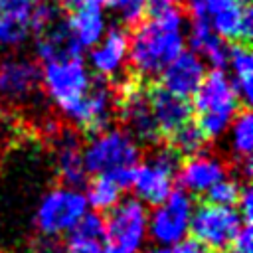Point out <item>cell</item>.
<instances>
[{"label": "cell", "mask_w": 253, "mask_h": 253, "mask_svg": "<svg viewBox=\"0 0 253 253\" xmlns=\"http://www.w3.org/2000/svg\"><path fill=\"white\" fill-rule=\"evenodd\" d=\"M184 12L180 6L150 18L142 20L132 38H128V59L132 73L142 77L158 75L174 57L184 51L182 36Z\"/></svg>", "instance_id": "1"}, {"label": "cell", "mask_w": 253, "mask_h": 253, "mask_svg": "<svg viewBox=\"0 0 253 253\" xmlns=\"http://www.w3.org/2000/svg\"><path fill=\"white\" fill-rule=\"evenodd\" d=\"M192 99V109L198 113L196 123L208 140L219 136L227 128L235 113L243 107L231 87L229 77L219 69H211L204 77Z\"/></svg>", "instance_id": "2"}, {"label": "cell", "mask_w": 253, "mask_h": 253, "mask_svg": "<svg viewBox=\"0 0 253 253\" xmlns=\"http://www.w3.org/2000/svg\"><path fill=\"white\" fill-rule=\"evenodd\" d=\"M146 210L134 200H123L105 217V253H136L146 233Z\"/></svg>", "instance_id": "3"}, {"label": "cell", "mask_w": 253, "mask_h": 253, "mask_svg": "<svg viewBox=\"0 0 253 253\" xmlns=\"http://www.w3.org/2000/svg\"><path fill=\"white\" fill-rule=\"evenodd\" d=\"M239 229V211H235L233 208L213 206L208 202H202L196 210H192L188 223V231L192 233V237L215 253L227 251Z\"/></svg>", "instance_id": "4"}, {"label": "cell", "mask_w": 253, "mask_h": 253, "mask_svg": "<svg viewBox=\"0 0 253 253\" xmlns=\"http://www.w3.org/2000/svg\"><path fill=\"white\" fill-rule=\"evenodd\" d=\"M140 158V150L134 138L119 128H109L97 134L83 152L85 170L91 174H103L115 168H132Z\"/></svg>", "instance_id": "5"}, {"label": "cell", "mask_w": 253, "mask_h": 253, "mask_svg": "<svg viewBox=\"0 0 253 253\" xmlns=\"http://www.w3.org/2000/svg\"><path fill=\"white\" fill-rule=\"evenodd\" d=\"M42 81L47 95L59 105V109L69 115L79 101L87 95L91 85V75L81 59L45 63L42 71Z\"/></svg>", "instance_id": "6"}, {"label": "cell", "mask_w": 253, "mask_h": 253, "mask_svg": "<svg viewBox=\"0 0 253 253\" xmlns=\"http://www.w3.org/2000/svg\"><path fill=\"white\" fill-rule=\"evenodd\" d=\"M85 211L87 200L79 190L57 188L42 200L36 213V223L43 235H59L71 231Z\"/></svg>", "instance_id": "7"}, {"label": "cell", "mask_w": 253, "mask_h": 253, "mask_svg": "<svg viewBox=\"0 0 253 253\" xmlns=\"http://www.w3.org/2000/svg\"><path fill=\"white\" fill-rule=\"evenodd\" d=\"M192 215V200L184 190H172L164 204L156 206L150 217V233L162 245H176L184 239Z\"/></svg>", "instance_id": "8"}, {"label": "cell", "mask_w": 253, "mask_h": 253, "mask_svg": "<svg viewBox=\"0 0 253 253\" xmlns=\"http://www.w3.org/2000/svg\"><path fill=\"white\" fill-rule=\"evenodd\" d=\"M144 93L152 111V117L158 125L160 136L162 140L172 134L178 126H182L184 123H188L192 119V105L188 99H182L170 91H166L158 81H148L144 83Z\"/></svg>", "instance_id": "9"}, {"label": "cell", "mask_w": 253, "mask_h": 253, "mask_svg": "<svg viewBox=\"0 0 253 253\" xmlns=\"http://www.w3.org/2000/svg\"><path fill=\"white\" fill-rule=\"evenodd\" d=\"M204 77H206V67H204V61L198 57V53L182 51L160 71L158 83L166 91L182 99H190L198 91Z\"/></svg>", "instance_id": "10"}, {"label": "cell", "mask_w": 253, "mask_h": 253, "mask_svg": "<svg viewBox=\"0 0 253 253\" xmlns=\"http://www.w3.org/2000/svg\"><path fill=\"white\" fill-rule=\"evenodd\" d=\"M81 43L67 18H59L47 30L38 34L36 53L43 63L81 59Z\"/></svg>", "instance_id": "11"}, {"label": "cell", "mask_w": 253, "mask_h": 253, "mask_svg": "<svg viewBox=\"0 0 253 253\" xmlns=\"http://www.w3.org/2000/svg\"><path fill=\"white\" fill-rule=\"evenodd\" d=\"M42 83V69L30 59H4L0 61V97L8 101L30 97Z\"/></svg>", "instance_id": "12"}, {"label": "cell", "mask_w": 253, "mask_h": 253, "mask_svg": "<svg viewBox=\"0 0 253 253\" xmlns=\"http://www.w3.org/2000/svg\"><path fill=\"white\" fill-rule=\"evenodd\" d=\"M211 30L225 42L247 43L253 36V12L249 2H235L210 16Z\"/></svg>", "instance_id": "13"}, {"label": "cell", "mask_w": 253, "mask_h": 253, "mask_svg": "<svg viewBox=\"0 0 253 253\" xmlns=\"http://www.w3.org/2000/svg\"><path fill=\"white\" fill-rule=\"evenodd\" d=\"M128 53V34L126 28L113 26L105 40L93 47L91 51V65L97 71V75L111 79L123 65L125 57Z\"/></svg>", "instance_id": "14"}, {"label": "cell", "mask_w": 253, "mask_h": 253, "mask_svg": "<svg viewBox=\"0 0 253 253\" xmlns=\"http://www.w3.org/2000/svg\"><path fill=\"white\" fill-rule=\"evenodd\" d=\"M178 178L186 190H190L194 194H204L215 182L225 178V168L215 158L192 156L182 162V166L178 170Z\"/></svg>", "instance_id": "15"}, {"label": "cell", "mask_w": 253, "mask_h": 253, "mask_svg": "<svg viewBox=\"0 0 253 253\" xmlns=\"http://www.w3.org/2000/svg\"><path fill=\"white\" fill-rule=\"evenodd\" d=\"M190 45L194 53L204 55L213 69L223 71L227 67V55L229 47L227 43L211 30L210 18H192V30H190Z\"/></svg>", "instance_id": "16"}, {"label": "cell", "mask_w": 253, "mask_h": 253, "mask_svg": "<svg viewBox=\"0 0 253 253\" xmlns=\"http://www.w3.org/2000/svg\"><path fill=\"white\" fill-rule=\"evenodd\" d=\"M107 0H83L81 6L71 12L69 24L81 43V47L97 45L105 32V16Z\"/></svg>", "instance_id": "17"}, {"label": "cell", "mask_w": 253, "mask_h": 253, "mask_svg": "<svg viewBox=\"0 0 253 253\" xmlns=\"http://www.w3.org/2000/svg\"><path fill=\"white\" fill-rule=\"evenodd\" d=\"M57 170H59V178L67 188L77 190L87 184V170L83 164L79 138L71 130H63L61 134L57 148Z\"/></svg>", "instance_id": "18"}, {"label": "cell", "mask_w": 253, "mask_h": 253, "mask_svg": "<svg viewBox=\"0 0 253 253\" xmlns=\"http://www.w3.org/2000/svg\"><path fill=\"white\" fill-rule=\"evenodd\" d=\"M136 192V196L150 204V206H160L166 202V198L170 196V192L174 190V178L168 176L166 172L158 170L156 166H152L150 162L134 166L132 172V184H130Z\"/></svg>", "instance_id": "19"}, {"label": "cell", "mask_w": 253, "mask_h": 253, "mask_svg": "<svg viewBox=\"0 0 253 253\" xmlns=\"http://www.w3.org/2000/svg\"><path fill=\"white\" fill-rule=\"evenodd\" d=\"M227 65L233 69V81L231 87L241 101V105H249L253 99V55L247 43H231Z\"/></svg>", "instance_id": "20"}, {"label": "cell", "mask_w": 253, "mask_h": 253, "mask_svg": "<svg viewBox=\"0 0 253 253\" xmlns=\"http://www.w3.org/2000/svg\"><path fill=\"white\" fill-rule=\"evenodd\" d=\"M206 142H208V138L200 130L198 123L192 121V119L188 123H184L182 126H178L172 134H168L164 138V144L174 148L184 160H188L192 156H198L202 152V148L206 146Z\"/></svg>", "instance_id": "21"}, {"label": "cell", "mask_w": 253, "mask_h": 253, "mask_svg": "<svg viewBox=\"0 0 253 253\" xmlns=\"http://www.w3.org/2000/svg\"><path fill=\"white\" fill-rule=\"evenodd\" d=\"M121 188L107 176V174H95L91 180H87V204H91L97 211H109L115 208L121 200Z\"/></svg>", "instance_id": "22"}, {"label": "cell", "mask_w": 253, "mask_h": 253, "mask_svg": "<svg viewBox=\"0 0 253 253\" xmlns=\"http://www.w3.org/2000/svg\"><path fill=\"white\" fill-rule=\"evenodd\" d=\"M231 121H233V126H231L233 148L239 156L249 158L251 150H253V117H251V111L247 107H241Z\"/></svg>", "instance_id": "23"}, {"label": "cell", "mask_w": 253, "mask_h": 253, "mask_svg": "<svg viewBox=\"0 0 253 253\" xmlns=\"http://www.w3.org/2000/svg\"><path fill=\"white\" fill-rule=\"evenodd\" d=\"M239 194H241V186L233 180H219L215 182L211 188H208L204 192L206 202L213 204V206H225V208H233L239 202Z\"/></svg>", "instance_id": "24"}, {"label": "cell", "mask_w": 253, "mask_h": 253, "mask_svg": "<svg viewBox=\"0 0 253 253\" xmlns=\"http://www.w3.org/2000/svg\"><path fill=\"white\" fill-rule=\"evenodd\" d=\"M69 237H79V239H91V241H101L105 243V217L101 213H83L81 219L75 223L71 229Z\"/></svg>", "instance_id": "25"}, {"label": "cell", "mask_w": 253, "mask_h": 253, "mask_svg": "<svg viewBox=\"0 0 253 253\" xmlns=\"http://www.w3.org/2000/svg\"><path fill=\"white\" fill-rule=\"evenodd\" d=\"M107 6L119 12L128 28H136L146 16V0H107Z\"/></svg>", "instance_id": "26"}, {"label": "cell", "mask_w": 253, "mask_h": 253, "mask_svg": "<svg viewBox=\"0 0 253 253\" xmlns=\"http://www.w3.org/2000/svg\"><path fill=\"white\" fill-rule=\"evenodd\" d=\"M59 18H61V10H59L55 4H51V2H47V0H42L40 4L34 6L28 26H30V30L38 36V34H42L43 30H47L53 22H57Z\"/></svg>", "instance_id": "27"}, {"label": "cell", "mask_w": 253, "mask_h": 253, "mask_svg": "<svg viewBox=\"0 0 253 253\" xmlns=\"http://www.w3.org/2000/svg\"><path fill=\"white\" fill-rule=\"evenodd\" d=\"M30 34L28 24L0 16V45H18Z\"/></svg>", "instance_id": "28"}, {"label": "cell", "mask_w": 253, "mask_h": 253, "mask_svg": "<svg viewBox=\"0 0 253 253\" xmlns=\"http://www.w3.org/2000/svg\"><path fill=\"white\" fill-rule=\"evenodd\" d=\"M34 6H36V0H0V16L28 24Z\"/></svg>", "instance_id": "29"}, {"label": "cell", "mask_w": 253, "mask_h": 253, "mask_svg": "<svg viewBox=\"0 0 253 253\" xmlns=\"http://www.w3.org/2000/svg\"><path fill=\"white\" fill-rule=\"evenodd\" d=\"M227 253H253V237H251V225H241L235 239L231 241Z\"/></svg>", "instance_id": "30"}, {"label": "cell", "mask_w": 253, "mask_h": 253, "mask_svg": "<svg viewBox=\"0 0 253 253\" xmlns=\"http://www.w3.org/2000/svg\"><path fill=\"white\" fill-rule=\"evenodd\" d=\"M65 253H105L101 241H91V239H79V237H69Z\"/></svg>", "instance_id": "31"}, {"label": "cell", "mask_w": 253, "mask_h": 253, "mask_svg": "<svg viewBox=\"0 0 253 253\" xmlns=\"http://www.w3.org/2000/svg\"><path fill=\"white\" fill-rule=\"evenodd\" d=\"M237 208H239V215L243 219V225H251V221H253V190L249 186L241 188Z\"/></svg>", "instance_id": "32"}, {"label": "cell", "mask_w": 253, "mask_h": 253, "mask_svg": "<svg viewBox=\"0 0 253 253\" xmlns=\"http://www.w3.org/2000/svg\"><path fill=\"white\" fill-rule=\"evenodd\" d=\"M172 253H215V251H211L210 247L202 245V243H200V241H196L194 237H188V239L178 241V243L174 245Z\"/></svg>", "instance_id": "33"}, {"label": "cell", "mask_w": 253, "mask_h": 253, "mask_svg": "<svg viewBox=\"0 0 253 253\" xmlns=\"http://www.w3.org/2000/svg\"><path fill=\"white\" fill-rule=\"evenodd\" d=\"M176 6H180L178 0H146V14L150 18H156V16L176 8Z\"/></svg>", "instance_id": "34"}, {"label": "cell", "mask_w": 253, "mask_h": 253, "mask_svg": "<svg viewBox=\"0 0 253 253\" xmlns=\"http://www.w3.org/2000/svg\"><path fill=\"white\" fill-rule=\"evenodd\" d=\"M83 0H55V6L59 10H65V12H75L79 6H81Z\"/></svg>", "instance_id": "35"}, {"label": "cell", "mask_w": 253, "mask_h": 253, "mask_svg": "<svg viewBox=\"0 0 253 253\" xmlns=\"http://www.w3.org/2000/svg\"><path fill=\"white\" fill-rule=\"evenodd\" d=\"M38 253H57V247H55L51 241H45V243L38 249Z\"/></svg>", "instance_id": "36"}, {"label": "cell", "mask_w": 253, "mask_h": 253, "mask_svg": "<svg viewBox=\"0 0 253 253\" xmlns=\"http://www.w3.org/2000/svg\"><path fill=\"white\" fill-rule=\"evenodd\" d=\"M154 253H172V249H168V247H160V249H156Z\"/></svg>", "instance_id": "37"}, {"label": "cell", "mask_w": 253, "mask_h": 253, "mask_svg": "<svg viewBox=\"0 0 253 253\" xmlns=\"http://www.w3.org/2000/svg\"><path fill=\"white\" fill-rule=\"evenodd\" d=\"M233 2H247V0H233Z\"/></svg>", "instance_id": "38"}]
</instances>
